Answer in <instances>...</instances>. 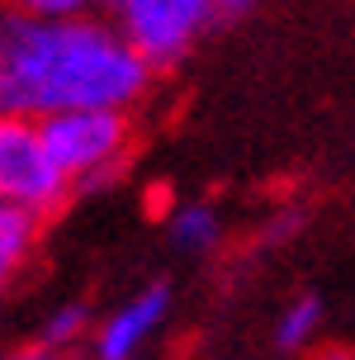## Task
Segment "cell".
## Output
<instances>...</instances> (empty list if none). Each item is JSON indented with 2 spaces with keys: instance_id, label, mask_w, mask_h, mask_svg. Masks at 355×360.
I'll use <instances>...</instances> for the list:
<instances>
[{
  "instance_id": "ba28073f",
  "label": "cell",
  "mask_w": 355,
  "mask_h": 360,
  "mask_svg": "<svg viewBox=\"0 0 355 360\" xmlns=\"http://www.w3.org/2000/svg\"><path fill=\"white\" fill-rule=\"evenodd\" d=\"M322 294H294L289 304L280 308V318H275V351L284 356H299L308 346L318 342V327H322Z\"/></svg>"
},
{
  "instance_id": "7c38bea8",
  "label": "cell",
  "mask_w": 355,
  "mask_h": 360,
  "mask_svg": "<svg viewBox=\"0 0 355 360\" xmlns=\"http://www.w3.org/2000/svg\"><path fill=\"white\" fill-rule=\"evenodd\" d=\"M0 360H67V356H57V351H43V346H24V351H5Z\"/></svg>"
},
{
  "instance_id": "3957f363",
  "label": "cell",
  "mask_w": 355,
  "mask_h": 360,
  "mask_svg": "<svg viewBox=\"0 0 355 360\" xmlns=\"http://www.w3.org/2000/svg\"><path fill=\"white\" fill-rule=\"evenodd\" d=\"M105 19L152 72H171L223 19V10L218 0H105Z\"/></svg>"
},
{
  "instance_id": "4fadbf2b",
  "label": "cell",
  "mask_w": 355,
  "mask_h": 360,
  "mask_svg": "<svg viewBox=\"0 0 355 360\" xmlns=\"http://www.w3.org/2000/svg\"><path fill=\"white\" fill-rule=\"evenodd\" d=\"M256 0H218V10H223V19H232V15H247Z\"/></svg>"
},
{
  "instance_id": "5bb4252c",
  "label": "cell",
  "mask_w": 355,
  "mask_h": 360,
  "mask_svg": "<svg viewBox=\"0 0 355 360\" xmlns=\"http://www.w3.org/2000/svg\"><path fill=\"white\" fill-rule=\"evenodd\" d=\"M313 360H355V351H346V346H327V351H313Z\"/></svg>"
},
{
  "instance_id": "5b68a950",
  "label": "cell",
  "mask_w": 355,
  "mask_h": 360,
  "mask_svg": "<svg viewBox=\"0 0 355 360\" xmlns=\"http://www.w3.org/2000/svg\"><path fill=\"white\" fill-rule=\"evenodd\" d=\"M171 304H176V289L166 280H152L142 285L128 304H119L109 313L100 332H95V360H138L142 346L161 332V323L171 318Z\"/></svg>"
},
{
  "instance_id": "8fae6325",
  "label": "cell",
  "mask_w": 355,
  "mask_h": 360,
  "mask_svg": "<svg viewBox=\"0 0 355 360\" xmlns=\"http://www.w3.org/2000/svg\"><path fill=\"white\" fill-rule=\"evenodd\" d=\"M303 223H308V214L289 204V209H280V214L266 218V228L256 233V247H284V242H294V237L303 233Z\"/></svg>"
},
{
  "instance_id": "6da1fadb",
  "label": "cell",
  "mask_w": 355,
  "mask_h": 360,
  "mask_svg": "<svg viewBox=\"0 0 355 360\" xmlns=\"http://www.w3.org/2000/svg\"><path fill=\"white\" fill-rule=\"evenodd\" d=\"M152 67L105 15L43 19L0 5V119L71 109H128L152 90Z\"/></svg>"
},
{
  "instance_id": "7a4b0ae2",
  "label": "cell",
  "mask_w": 355,
  "mask_h": 360,
  "mask_svg": "<svg viewBox=\"0 0 355 360\" xmlns=\"http://www.w3.org/2000/svg\"><path fill=\"white\" fill-rule=\"evenodd\" d=\"M43 138L53 162L67 171V180L81 190H105L124 171L128 147H133V119L128 109H71L43 119Z\"/></svg>"
},
{
  "instance_id": "8992f818",
  "label": "cell",
  "mask_w": 355,
  "mask_h": 360,
  "mask_svg": "<svg viewBox=\"0 0 355 360\" xmlns=\"http://www.w3.org/2000/svg\"><path fill=\"white\" fill-rule=\"evenodd\" d=\"M38 233H43V218L0 195V294L19 280V270L29 266V256L38 247Z\"/></svg>"
},
{
  "instance_id": "52a82bcc",
  "label": "cell",
  "mask_w": 355,
  "mask_h": 360,
  "mask_svg": "<svg viewBox=\"0 0 355 360\" xmlns=\"http://www.w3.org/2000/svg\"><path fill=\"white\" fill-rule=\"evenodd\" d=\"M166 233H171V247L185 256H213L223 247V218L213 204L204 199H190V204H176L166 214Z\"/></svg>"
},
{
  "instance_id": "30bf717a",
  "label": "cell",
  "mask_w": 355,
  "mask_h": 360,
  "mask_svg": "<svg viewBox=\"0 0 355 360\" xmlns=\"http://www.w3.org/2000/svg\"><path fill=\"white\" fill-rule=\"evenodd\" d=\"M10 10L24 15H43V19H76V15H105V0H0Z\"/></svg>"
},
{
  "instance_id": "277c9868",
  "label": "cell",
  "mask_w": 355,
  "mask_h": 360,
  "mask_svg": "<svg viewBox=\"0 0 355 360\" xmlns=\"http://www.w3.org/2000/svg\"><path fill=\"white\" fill-rule=\"evenodd\" d=\"M0 195L43 223L57 218L76 195L67 171L53 162L38 119H0Z\"/></svg>"
},
{
  "instance_id": "9c48e42d",
  "label": "cell",
  "mask_w": 355,
  "mask_h": 360,
  "mask_svg": "<svg viewBox=\"0 0 355 360\" xmlns=\"http://www.w3.org/2000/svg\"><path fill=\"white\" fill-rule=\"evenodd\" d=\"M86 342H95V337H90V304L86 299L62 304L48 323L38 327V346H43V351H57V356H71L76 346H86Z\"/></svg>"
}]
</instances>
